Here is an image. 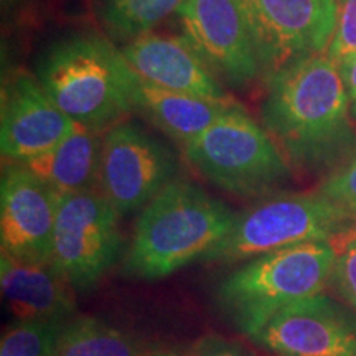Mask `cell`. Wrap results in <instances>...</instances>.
<instances>
[{
    "mask_svg": "<svg viewBox=\"0 0 356 356\" xmlns=\"http://www.w3.org/2000/svg\"><path fill=\"white\" fill-rule=\"evenodd\" d=\"M17 2H20V0H2L3 6H7V7H10V6H13V3H17Z\"/></svg>",
    "mask_w": 356,
    "mask_h": 356,
    "instance_id": "484cf974",
    "label": "cell"
},
{
    "mask_svg": "<svg viewBox=\"0 0 356 356\" xmlns=\"http://www.w3.org/2000/svg\"><path fill=\"white\" fill-rule=\"evenodd\" d=\"M139 340L95 317L66 320L53 356H149Z\"/></svg>",
    "mask_w": 356,
    "mask_h": 356,
    "instance_id": "ac0fdd59",
    "label": "cell"
},
{
    "mask_svg": "<svg viewBox=\"0 0 356 356\" xmlns=\"http://www.w3.org/2000/svg\"><path fill=\"white\" fill-rule=\"evenodd\" d=\"M185 0H102L101 24L115 42L129 43L150 33L160 22L177 13Z\"/></svg>",
    "mask_w": 356,
    "mask_h": 356,
    "instance_id": "d6986e66",
    "label": "cell"
},
{
    "mask_svg": "<svg viewBox=\"0 0 356 356\" xmlns=\"http://www.w3.org/2000/svg\"><path fill=\"white\" fill-rule=\"evenodd\" d=\"M318 191L356 216V152L325 178Z\"/></svg>",
    "mask_w": 356,
    "mask_h": 356,
    "instance_id": "603a6c76",
    "label": "cell"
},
{
    "mask_svg": "<svg viewBox=\"0 0 356 356\" xmlns=\"http://www.w3.org/2000/svg\"><path fill=\"white\" fill-rule=\"evenodd\" d=\"M35 76L71 121L95 131L113 127L136 109L139 76L99 33H73L51 43Z\"/></svg>",
    "mask_w": 356,
    "mask_h": 356,
    "instance_id": "3957f363",
    "label": "cell"
},
{
    "mask_svg": "<svg viewBox=\"0 0 356 356\" xmlns=\"http://www.w3.org/2000/svg\"><path fill=\"white\" fill-rule=\"evenodd\" d=\"M181 147L200 175L236 197L262 198L291 178L279 145L238 104Z\"/></svg>",
    "mask_w": 356,
    "mask_h": 356,
    "instance_id": "5b68a950",
    "label": "cell"
},
{
    "mask_svg": "<svg viewBox=\"0 0 356 356\" xmlns=\"http://www.w3.org/2000/svg\"><path fill=\"white\" fill-rule=\"evenodd\" d=\"M175 173L172 150L137 124H114L102 137L97 185L119 216L144 210Z\"/></svg>",
    "mask_w": 356,
    "mask_h": 356,
    "instance_id": "9c48e42d",
    "label": "cell"
},
{
    "mask_svg": "<svg viewBox=\"0 0 356 356\" xmlns=\"http://www.w3.org/2000/svg\"><path fill=\"white\" fill-rule=\"evenodd\" d=\"M338 68H340L341 78H343L346 95H348L350 99V111L353 121H356V53L346 58V60L338 63Z\"/></svg>",
    "mask_w": 356,
    "mask_h": 356,
    "instance_id": "d4e9b609",
    "label": "cell"
},
{
    "mask_svg": "<svg viewBox=\"0 0 356 356\" xmlns=\"http://www.w3.org/2000/svg\"><path fill=\"white\" fill-rule=\"evenodd\" d=\"M101 147L99 131L76 124L60 144L22 165L60 195L96 190Z\"/></svg>",
    "mask_w": 356,
    "mask_h": 356,
    "instance_id": "e0dca14e",
    "label": "cell"
},
{
    "mask_svg": "<svg viewBox=\"0 0 356 356\" xmlns=\"http://www.w3.org/2000/svg\"><path fill=\"white\" fill-rule=\"evenodd\" d=\"M149 356H173V355H149Z\"/></svg>",
    "mask_w": 356,
    "mask_h": 356,
    "instance_id": "4316f807",
    "label": "cell"
},
{
    "mask_svg": "<svg viewBox=\"0 0 356 356\" xmlns=\"http://www.w3.org/2000/svg\"><path fill=\"white\" fill-rule=\"evenodd\" d=\"M121 51L142 81L168 91L231 101L220 79L184 37L150 32L122 44Z\"/></svg>",
    "mask_w": 356,
    "mask_h": 356,
    "instance_id": "5bb4252c",
    "label": "cell"
},
{
    "mask_svg": "<svg viewBox=\"0 0 356 356\" xmlns=\"http://www.w3.org/2000/svg\"><path fill=\"white\" fill-rule=\"evenodd\" d=\"M356 53V0H337V25L327 55L341 63Z\"/></svg>",
    "mask_w": 356,
    "mask_h": 356,
    "instance_id": "7402d4cb",
    "label": "cell"
},
{
    "mask_svg": "<svg viewBox=\"0 0 356 356\" xmlns=\"http://www.w3.org/2000/svg\"><path fill=\"white\" fill-rule=\"evenodd\" d=\"M58 197L22 163L3 168L0 184V244L19 259L50 264Z\"/></svg>",
    "mask_w": 356,
    "mask_h": 356,
    "instance_id": "7c38bea8",
    "label": "cell"
},
{
    "mask_svg": "<svg viewBox=\"0 0 356 356\" xmlns=\"http://www.w3.org/2000/svg\"><path fill=\"white\" fill-rule=\"evenodd\" d=\"M261 121L293 167L330 173L356 152L340 68L327 53L292 61L267 79Z\"/></svg>",
    "mask_w": 356,
    "mask_h": 356,
    "instance_id": "6da1fadb",
    "label": "cell"
},
{
    "mask_svg": "<svg viewBox=\"0 0 356 356\" xmlns=\"http://www.w3.org/2000/svg\"><path fill=\"white\" fill-rule=\"evenodd\" d=\"M238 215L200 186L172 180L140 211L124 270L157 280L203 259L233 229Z\"/></svg>",
    "mask_w": 356,
    "mask_h": 356,
    "instance_id": "7a4b0ae2",
    "label": "cell"
},
{
    "mask_svg": "<svg viewBox=\"0 0 356 356\" xmlns=\"http://www.w3.org/2000/svg\"><path fill=\"white\" fill-rule=\"evenodd\" d=\"M134 106L159 131L185 145L211 127L234 104L231 101L207 99L185 92L168 91L139 78Z\"/></svg>",
    "mask_w": 356,
    "mask_h": 356,
    "instance_id": "2e32d148",
    "label": "cell"
},
{
    "mask_svg": "<svg viewBox=\"0 0 356 356\" xmlns=\"http://www.w3.org/2000/svg\"><path fill=\"white\" fill-rule=\"evenodd\" d=\"M355 225V215L320 191H274L238 215L229 234L203 261L234 262L296 244L332 241Z\"/></svg>",
    "mask_w": 356,
    "mask_h": 356,
    "instance_id": "8992f818",
    "label": "cell"
},
{
    "mask_svg": "<svg viewBox=\"0 0 356 356\" xmlns=\"http://www.w3.org/2000/svg\"><path fill=\"white\" fill-rule=\"evenodd\" d=\"M2 296L15 322H66L76 309L73 287L50 264L0 254Z\"/></svg>",
    "mask_w": 356,
    "mask_h": 356,
    "instance_id": "9a60e30c",
    "label": "cell"
},
{
    "mask_svg": "<svg viewBox=\"0 0 356 356\" xmlns=\"http://www.w3.org/2000/svg\"><path fill=\"white\" fill-rule=\"evenodd\" d=\"M188 356H251L246 350L221 337H207L195 345Z\"/></svg>",
    "mask_w": 356,
    "mask_h": 356,
    "instance_id": "cb8c5ba5",
    "label": "cell"
},
{
    "mask_svg": "<svg viewBox=\"0 0 356 356\" xmlns=\"http://www.w3.org/2000/svg\"><path fill=\"white\" fill-rule=\"evenodd\" d=\"M259 66L269 79L299 58L327 53L337 0H238Z\"/></svg>",
    "mask_w": 356,
    "mask_h": 356,
    "instance_id": "ba28073f",
    "label": "cell"
},
{
    "mask_svg": "<svg viewBox=\"0 0 356 356\" xmlns=\"http://www.w3.org/2000/svg\"><path fill=\"white\" fill-rule=\"evenodd\" d=\"M333 259L330 241L275 249L231 273L218 300L234 327L252 338L277 312L328 287Z\"/></svg>",
    "mask_w": 356,
    "mask_h": 356,
    "instance_id": "277c9868",
    "label": "cell"
},
{
    "mask_svg": "<svg viewBox=\"0 0 356 356\" xmlns=\"http://www.w3.org/2000/svg\"><path fill=\"white\" fill-rule=\"evenodd\" d=\"M177 19L181 37L218 79L246 88L261 76L238 0H185Z\"/></svg>",
    "mask_w": 356,
    "mask_h": 356,
    "instance_id": "30bf717a",
    "label": "cell"
},
{
    "mask_svg": "<svg viewBox=\"0 0 356 356\" xmlns=\"http://www.w3.org/2000/svg\"><path fill=\"white\" fill-rule=\"evenodd\" d=\"M335 249L330 286L338 297L356 312V225L332 239Z\"/></svg>",
    "mask_w": 356,
    "mask_h": 356,
    "instance_id": "44dd1931",
    "label": "cell"
},
{
    "mask_svg": "<svg viewBox=\"0 0 356 356\" xmlns=\"http://www.w3.org/2000/svg\"><path fill=\"white\" fill-rule=\"evenodd\" d=\"M74 126L37 76L20 71L3 86L0 150L12 163H25L50 150Z\"/></svg>",
    "mask_w": 356,
    "mask_h": 356,
    "instance_id": "4fadbf2b",
    "label": "cell"
},
{
    "mask_svg": "<svg viewBox=\"0 0 356 356\" xmlns=\"http://www.w3.org/2000/svg\"><path fill=\"white\" fill-rule=\"evenodd\" d=\"M251 340L277 356H356V312L320 292L277 312Z\"/></svg>",
    "mask_w": 356,
    "mask_h": 356,
    "instance_id": "8fae6325",
    "label": "cell"
},
{
    "mask_svg": "<svg viewBox=\"0 0 356 356\" xmlns=\"http://www.w3.org/2000/svg\"><path fill=\"white\" fill-rule=\"evenodd\" d=\"M119 215L99 190L58 197L50 266L78 291L95 287L118 262Z\"/></svg>",
    "mask_w": 356,
    "mask_h": 356,
    "instance_id": "52a82bcc",
    "label": "cell"
},
{
    "mask_svg": "<svg viewBox=\"0 0 356 356\" xmlns=\"http://www.w3.org/2000/svg\"><path fill=\"white\" fill-rule=\"evenodd\" d=\"M65 322H17L0 341V356H53Z\"/></svg>",
    "mask_w": 356,
    "mask_h": 356,
    "instance_id": "ffe728a7",
    "label": "cell"
}]
</instances>
